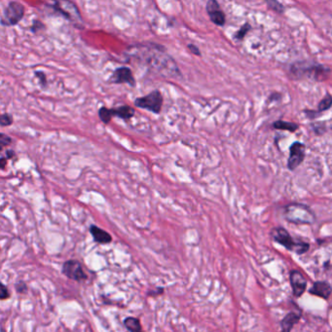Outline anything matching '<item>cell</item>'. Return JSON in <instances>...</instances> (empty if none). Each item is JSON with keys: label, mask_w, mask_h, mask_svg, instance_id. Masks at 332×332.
<instances>
[{"label": "cell", "mask_w": 332, "mask_h": 332, "mask_svg": "<svg viewBox=\"0 0 332 332\" xmlns=\"http://www.w3.org/2000/svg\"><path fill=\"white\" fill-rule=\"evenodd\" d=\"M13 124V117L11 114L5 113L0 115V126L2 127H8Z\"/></svg>", "instance_id": "23"}, {"label": "cell", "mask_w": 332, "mask_h": 332, "mask_svg": "<svg viewBox=\"0 0 332 332\" xmlns=\"http://www.w3.org/2000/svg\"><path fill=\"white\" fill-rule=\"evenodd\" d=\"M281 98H282L281 94H279V93H274V94H272V95L269 96V101H270V103H272L273 101H278V100H280Z\"/></svg>", "instance_id": "32"}, {"label": "cell", "mask_w": 332, "mask_h": 332, "mask_svg": "<svg viewBox=\"0 0 332 332\" xmlns=\"http://www.w3.org/2000/svg\"><path fill=\"white\" fill-rule=\"evenodd\" d=\"M99 117L105 124H109L113 116L111 114V111L110 109H108L106 107H103L99 110Z\"/></svg>", "instance_id": "22"}, {"label": "cell", "mask_w": 332, "mask_h": 332, "mask_svg": "<svg viewBox=\"0 0 332 332\" xmlns=\"http://www.w3.org/2000/svg\"><path fill=\"white\" fill-rule=\"evenodd\" d=\"M7 165V158H1L0 157V169H4Z\"/></svg>", "instance_id": "33"}, {"label": "cell", "mask_w": 332, "mask_h": 332, "mask_svg": "<svg viewBox=\"0 0 332 332\" xmlns=\"http://www.w3.org/2000/svg\"><path fill=\"white\" fill-rule=\"evenodd\" d=\"M24 16V6L18 1H11L4 9L0 22L4 26H14L21 22Z\"/></svg>", "instance_id": "6"}, {"label": "cell", "mask_w": 332, "mask_h": 332, "mask_svg": "<svg viewBox=\"0 0 332 332\" xmlns=\"http://www.w3.org/2000/svg\"><path fill=\"white\" fill-rule=\"evenodd\" d=\"M304 113L306 114V116L309 118V119H315L317 116L321 115V113L318 111H304Z\"/></svg>", "instance_id": "31"}, {"label": "cell", "mask_w": 332, "mask_h": 332, "mask_svg": "<svg viewBox=\"0 0 332 332\" xmlns=\"http://www.w3.org/2000/svg\"><path fill=\"white\" fill-rule=\"evenodd\" d=\"M309 292L313 295L319 296L324 299H329L332 295V286L326 281H319L314 283L313 287L309 289Z\"/></svg>", "instance_id": "13"}, {"label": "cell", "mask_w": 332, "mask_h": 332, "mask_svg": "<svg viewBox=\"0 0 332 332\" xmlns=\"http://www.w3.org/2000/svg\"><path fill=\"white\" fill-rule=\"evenodd\" d=\"M332 105V95L330 93L327 94V96L320 102L319 104V108H318V111L320 113L324 112V111H329L331 110Z\"/></svg>", "instance_id": "20"}, {"label": "cell", "mask_w": 332, "mask_h": 332, "mask_svg": "<svg viewBox=\"0 0 332 332\" xmlns=\"http://www.w3.org/2000/svg\"><path fill=\"white\" fill-rule=\"evenodd\" d=\"M111 111L112 116L119 117V118H121L123 120H129V119H131L132 117H133V115L135 113V111H134L133 108H131L129 106H122V107H119L117 109H112Z\"/></svg>", "instance_id": "16"}, {"label": "cell", "mask_w": 332, "mask_h": 332, "mask_svg": "<svg viewBox=\"0 0 332 332\" xmlns=\"http://www.w3.org/2000/svg\"><path fill=\"white\" fill-rule=\"evenodd\" d=\"M35 76L39 79L40 85L42 87H45L47 85V77H46V74L43 71H35Z\"/></svg>", "instance_id": "27"}, {"label": "cell", "mask_w": 332, "mask_h": 332, "mask_svg": "<svg viewBox=\"0 0 332 332\" xmlns=\"http://www.w3.org/2000/svg\"><path fill=\"white\" fill-rule=\"evenodd\" d=\"M265 1L266 5L268 6L269 9L273 10L274 12L278 13V14H284L285 13V6L279 2L278 0H264Z\"/></svg>", "instance_id": "19"}, {"label": "cell", "mask_w": 332, "mask_h": 332, "mask_svg": "<svg viewBox=\"0 0 332 332\" xmlns=\"http://www.w3.org/2000/svg\"><path fill=\"white\" fill-rule=\"evenodd\" d=\"M10 297V292L2 283H0V300H5Z\"/></svg>", "instance_id": "26"}, {"label": "cell", "mask_w": 332, "mask_h": 332, "mask_svg": "<svg viewBox=\"0 0 332 332\" xmlns=\"http://www.w3.org/2000/svg\"><path fill=\"white\" fill-rule=\"evenodd\" d=\"M16 290L19 292V293H24V292H26V290H27V287H26V285H25V283L24 282H18L17 284H16Z\"/></svg>", "instance_id": "29"}, {"label": "cell", "mask_w": 332, "mask_h": 332, "mask_svg": "<svg viewBox=\"0 0 332 332\" xmlns=\"http://www.w3.org/2000/svg\"><path fill=\"white\" fill-rule=\"evenodd\" d=\"M44 29L45 25L43 22H40V21H37V20H34V21L32 22L31 31H32L33 33H37V32H39V31H41V30H44Z\"/></svg>", "instance_id": "25"}, {"label": "cell", "mask_w": 332, "mask_h": 332, "mask_svg": "<svg viewBox=\"0 0 332 332\" xmlns=\"http://www.w3.org/2000/svg\"><path fill=\"white\" fill-rule=\"evenodd\" d=\"M207 12L211 21L218 26H223L226 22L224 12L221 9V5L218 0H209L206 5Z\"/></svg>", "instance_id": "12"}, {"label": "cell", "mask_w": 332, "mask_h": 332, "mask_svg": "<svg viewBox=\"0 0 332 332\" xmlns=\"http://www.w3.org/2000/svg\"><path fill=\"white\" fill-rule=\"evenodd\" d=\"M251 29V25L248 22H244L241 28L234 34V39L236 41H243L247 32Z\"/></svg>", "instance_id": "21"}, {"label": "cell", "mask_w": 332, "mask_h": 332, "mask_svg": "<svg viewBox=\"0 0 332 332\" xmlns=\"http://www.w3.org/2000/svg\"><path fill=\"white\" fill-rule=\"evenodd\" d=\"M14 155H15V153H14L13 150H8V151L6 152V157H7V159H11Z\"/></svg>", "instance_id": "34"}, {"label": "cell", "mask_w": 332, "mask_h": 332, "mask_svg": "<svg viewBox=\"0 0 332 332\" xmlns=\"http://www.w3.org/2000/svg\"><path fill=\"white\" fill-rule=\"evenodd\" d=\"M133 104L138 109L159 114L163 106V96L159 90H154L147 96L135 99Z\"/></svg>", "instance_id": "7"}, {"label": "cell", "mask_w": 332, "mask_h": 332, "mask_svg": "<svg viewBox=\"0 0 332 332\" xmlns=\"http://www.w3.org/2000/svg\"><path fill=\"white\" fill-rule=\"evenodd\" d=\"M90 233L93 236L95 242L99 244H110L112 242V237L107 231L101 229L96 225H92L90 227Z\"/></svg>", "instance_id": "14"}, {"label": "cell", "mask_w": 332, "mask_h": 332, "mask_svg": "<svg viewBox=\"0 0 332 332\" xmlns=\"http://www.w3.org/2000/svg\"><path fill=\"white\" fill-rule=\"evenodd\" d=\"M124 326L126 327V329L130 332H139L142 331L141 326L139 321L136 318H133V317H129L124 321Z\"/></svg>", "instance_id": "18"}, {"label": "cell", "mask_w": 332, "mask_h": 332, "mask_svg": "<svg viewBox=\"0 0 332 332\" xmlns=\"http://www.w3.org/2000/svg\"><path fill=\"white\" fill-rule=\"evenodd\" d=\"M188 49H189V51H190V52H191L193 55H195V56H198V57H201L202 53H201V51H200L199 48H198L196 45L188 44Z\"/></svg>", "instance_id": "30"}, {"label": "cell", "mask_w": 332, "mask_h": 332, "mask_svg": "<svg viewBox=\"0 0 332 332\" xmlns=\"http://www.w3.org/2000/svg\"><path fill=\"white\" fill-rule=\"evenodd\" d=\"M110 82L113 84H128L133 88L136 85L133 71L127 67L116 68L110 78Z\"/></svg>", "instance_id": "10"}, {"label": "cell", "mask_w": 332, "mask_h": 332, "mask_svg": "<svg viewBox=\"0 0 332 332\" xmlns=\"http://www.w3.org/2000/svg\"><path fill=\"white\" fill-rule=\"evenodd\" d=\"M284 217L286 221L293 224L312 225L316 221V215L310 207L299 203L286 206L284 208Z\"/></svg>", "instance_id": "3"}, {"label": "cell", "mask_w": 332, "mask_h": 332, "mask_svg": "<svg viewBox=\"0 0 332 332\" xmlns=\"http://www.w3.org/2000/svg\"><path fill=\"white\" fill-rule=\"evenodd\" d=\"M11 142H12V138L9 135H7L5 133H0V151L4 147L10 145Z\"/></svg>", "instance_id": "24"}, {"label": "cell", "mask_w": 332, "mask_h": 332, "mask_svg": "<svg viewBox=\"0 0 332 332\" xmlns=\"http://www.w3.org/2000/svg\"><path fill=\"white\" fill-rule=\"evenodd\" d=\"M47 6L52 8L57 14L62 15L66 20L73 22L77 27L83 28V21L77 6L70 0H51Z\"/></svg>", "instance_id": "5"}, {"label": "cell", "mask_w": 332, "mask_h": 332, "mask_svg": "<svg viewBox=\"0 0 332 332\" xmlns=\"http://www.w3.org/2000/svg\"><path fill=\"white\" fill-rule=\"evenodd\" d=\"M300 319H301L300 314H296L294 312L288 313L281 323L282 331L285 332H290L293 329V327L300 321Z\"/></svg>", "instance_id": "15"}, {"label": "cell", "mask_w": 332, "mask_h": 332, "mask_svg": "<svg viewBox=\"0 0 332 332\" xmlns=\"http://www.w3.org/2000/svg\"><path fill=\"white\" fill-rule=\"evenodd\" d=\"M63 274L73 281L87 280L88 276L84 272L81 263L78 260H67L63 266Z\"/></svg>", "instance_id": "9"}, {"label": "cell", "mask_w": 332, "mask_h": 332, "mask_svg": "<svg viewBox=\"0 0 332 332\" xmlns=\"http://www.w3.org/2000/svg\"><path fill=\"white\" fill-rule=\"evenodd\" d=\"M290 73L293 80L307 78L314 82H324L331 76V67L320 64H308L306 62L294 63L290 67Z\"/></svg>", "instance_id": "2"}, {"label": "cell", "mask_w": 332, "mask_h": 332, "mask_svg": "<svg viewBox=\"0 0 332 332\" xmlns=\"http://www.w3.org/2000/svg\"><path fill=\"white\" fill-rule=\"evenodd\" d=\"M273 128L276 130H283V131H288L290 133H294L298 130L299 126L296 123L293 122H287L283 120H278L273 123Z\"/></svg>", "instance_id": "17"}, {"label": "cell", "mask_w": 332, "mask_h": 332, "mask_svg": "<svg viewBox=\"0 0 332 332\" xmlns=\"http://www.w3.org/2000/svg\"><path fill=\"white\" fill-rule=\"evenodd\" d=\"M292 293L295 297H300L307 289V280L305 276L297 270H293L289 277Z\"/></svg>", "instance_id": "11"}, {"label": "cell", "mask_w": 332, "mask_h": 332, "mask_svg": "<svg viewBox=\"0 0 332 332\" xmlns=\"http://www.w3.org/2000/svg\"><path fill=\"white\" fill-rule=\"evenodd\" d=\"M272 239L285 246L289 251H293L297 254H303L307 252L310 248V244L303 241H295L291 235L288 233V230L283 227H276L271 231Z\"/></svg>", "instance_id": "4"}, {"label": "cell", "mask_w": 332, "mask_h": 332, "mask_svg": "<svg viewBox=\"0 0 332 332\" xmlns=\"http://www.w3.org/2000/svg\"><path fill=\"white\" fill-rule=\"evenodd\" d=\"M129 57L137 60L150 71L166 78L181 77L177 62L167 53L164 46L149 42L131 46L128 49Z\"/></svg>", "instance_id": "1"}, {"label": "cell", "mask_w": 332, "mask_h": 332, "mask_svg": "<svg viewBox=\"0 0 332 332\" xmlns=\"http://www.w3.org/2000/svg\"><path fill=\"white\" fill-rule=\"evenodd\" d=\"M312 127H313L315 133H317V134L319 133V131H320V130H322L323 133L326 132V124L323 123V122H321V123H317V124H313Z\"/></svg>", "instance_id": "28"}, {"label": "cell", "mask_w": 332, "mask_h": 332, "mask_svg": "<svg viewBox=\"0 0 332 332\" xmlns=\"http://www.w3.org/2000/svg\"><path fill=\"white\" fill-rule=\"evenodd\" d=\"M306 146L304 143L295 141L289 147V158L288 161V168L289 171H294L297 169L305 159Z\"/></svg>", "instance_id": "8"}]
</instances>
